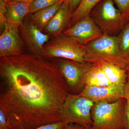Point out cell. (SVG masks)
Here are the masks:
<instances>
[{
    "label": "cell",
    "instance_id": "13",
    "mask_svg": "<svg viewBox=\"0 0 129 129\" xmlns=\"http://www.w3.org/2000/svg\"><path fill=\"white\" fill-rule=\"evenodd\" d=\"M29 6L25 3H6L7 22L20 27L24 17L29 14Z\"/></svg>",
    "mask_w": 129,
    "mask_h": 129
},
{
    "label": "cell",
    "instance_id": "6",
    "mask_svg": "<svg viewBox=\"0 0 129 129\" xmlns=\"http://www.w3.org/2000/svg\"><path fill=\"white\" fill-rule=\"evenodd\" d=\"M114 4L113 0H103L90 14L103 34L115 36L123 27L120 12Z\"/></svg>",
    "mask_w": 129,
    "mask_h": 129
},
{
    "label": "cell",
    "instance_id": "12",
    "mask_svg": "<svg viewBox=\"0 0 129 129\" xmlns=\"http://www.w3.org/2000/svg\"><path fill=\"white\" fill-rule=\"evenodd\" d=\"M72 13L66 3L63 2L43 32L51 38L61 34L69 27Z\"/></svg>",
    "mask_w": 129,
    "mask_h": 129
},
{
    "label": "cell",
    "instance_id": "3",
    "mask_svg": "<svg viewBox=\"0 0 129 129\" xmlns=\"http://www.w3.org/2000/svg\"><path fill=\"white\" fill-rule=\"evenodd\" d=\"M126 99L114 102L94 103L91 110L93 129H125L124 110Z\"/></svg>",
    "mask_w": 129,
    "mask_h": 129
},
{
    "label": "cell",
    "instance_id": "15",
    "mask_svg": "<svg viewBox=\"0 0 129 129\" xmlns=\"http://www.w3.org/2000/svg\"><path fill=\"white\" fill-rule=\"evenodd\" d=\"M84 85V86L115 85L107 78L101 64H95L85 75Z\"/></svg>",
    "mask_w": 129,
    "mask_h": 129
},
{
    "label": "cell",
    "instance_id": "29",
    "mask_svg": "<svg viewBox=\"0 0 129 129\" xmlns=\"http://www.w3.org/2000/svg\"><path fill=\"white\" fill-rule=\"evenodd\" d=\"M127 72H128V76H127V79H128V81H129V62L128 65V68H127Z\"/></svg>",
    "mask_w": 129,
    "mask_h": 129
},
{
    "label": "cell",
    "instance_id": "1",
    "mask_svg": "<svg viewBox=\"0 0 129 129\" xmlns=\"http://www.w3.org/2000/svg\"><path fill=\"white\" fill-rule=\"evenodd\" d=\"M0 109L9 129H36L62 121L69 93L52 60L31 53L0 58Z\"/></svg>",
    "mask_w": 129,
    "mask_h": 129
},
{
    "label": "cell",
    "instance_id": "22",
    "mask_svg": "<svg viewBox=\"0 0 129 129\" xmlns=\"http://www.w3.org/2000/svg\"><path fill=\"white\" fill-rule=\"evenodd\" d=\"M69 124L67 122L61 121L42 125L36 129H63L64 126Z\"/></svg>",
    "mask_w": 129,
    "mask_h": 129
},
{
    "label": "cell",
    "instance_id": "20",
    "mask_svg": "<svg viewBox=\"0 0 129 129\" xmlns=\"http://www.w3.org/2000/svg\"><path fill=\"white\" fill-rule=\"evenodd\" d=\"M122 16L124 26L129 21V0H113Z\"/></svg>",
    "mask_w": 129,
    "mask_h": 129
},
{
    "label": "cell",
    "instance_id": "2",
    "mask_svg": "<svg viewBox=\"0 0 129 129\" xmlns=\"http://www.w3.org/2000/svg\"><path fill=\"white\" fill-rule=\"evenodd\" d=\"M84 47L85 62L95 64L110 63L127 70L129 58L121 51L118 36L103 34L84 46Z\"/></svg>",
    "mask_w": 129,
    "mask_h": 129
},
{
    "label": "cell",
    "instance_id": "5",
    "mask_svg": "<svg viewBox=\"0 0 129 129\" xmlns=\"http://www.w3.org/2000/svg\"><path fill=\"white\" fill-rule=\"evenodd\" d=\"M85 51L82 45L63 34L51 38L44 47V57L60 58L85 62Z\"/></svg>",
    "mask_w": 129,
    "mask_h": 129
},
{
    "label": "cell",
    "instance_id": "11",
    "mask_svg": "<svg viewBox=\"0 0 129 129\" xmlns=\"http://www.w3.org/2000/svg\"><path fill=\"white\" fill-rule=\"evenodd\" d=\"M125 85L85 86L78 94L88 98L94 103L114 102L123 97Z\"/></svg>",
    "mask_w": 129,
    "mask_h": 129
},
{
    "label": "cell",
    "instance_id": "17",
    "mask_svg": "<svg viewBox=\"0 0 129 129\" xmlns=\"http://www.w3.org/2000/svg\"><path fill=\"white\" fill-rule=\"evenodd\" d=\"M103 0H82L75 11L72 13L69 27L81 19L89 16L94 8Z\"/></svg>",
    "mask_w": 129,
    "mask_h": 129
},
{
    "label": "cell",
    "instance_id": "27",
    "mask_svg": "<svg viewBox=\"0 0 129 129\" xmlns=\"http://www.w3.org/2000/svg\"><path fill=\"white\" fill-rule=\"evenodd\" d=\"M126 100L129 99V81H127L125 85L123 97Z\"/></svg>",
    "mask_w": 129,
    "mask_h": 129
},
{
    "label": "cell",
    "instance_id": "8",
    "mask_svg": "<svg viewBox=\"0 0 129 129\" xmlns=\"http://www.w3.org/2000/svg\"><path fill=\"white\" fill-rule=\"evenodd\" d=\"M19 26L6 22L0 36V57L25 53V45L19 33Z\"/></svg>",
    "mask_w": 129,
    "mask_h": 129
},
{
    "label": "cell",
    "instance_id": "18",
    "mask_svg": "<svg viewBox=\"0 0 129 129\" xmlns=\"http://www.w3.org/2000/svg\"><path fill=\"white\" fill-rule=\"evenodd\" d=\"M118 37L121 51L129 58V21L125 24Z\"/></svg>",
    "mask_w": 129,
    "mask_h": 129
},
{
    "label": "cell",
    "instance_id": "14",
    "mask_svg": "<svg viewBox=\"0 0 129 129\" xmlns=\"http://www.w3.org/2000/svg\"><path fill=\"white\" fill-rule=\"evenodd\" d=\"M63 3H58L30 14V20L40 30L43 32L46 25L61 6Z\"/></svg>",
    "mask_w": 129,
    "mask_h": 129
},
{
    "label": "cell",
    "instance_id": "30",
    "mask_svg": "<svg viewBox=\"0 0 129 129\" xmlns=\"http://www.w3.org/2000/svg\"><path fill=\"white\" fill-rule=\"evenodd\" d=\"M3 1L5 2H7L8 1V0H2Z\"/></svg>",
    "mask_w": 129,
    "mask_h": 129
},
{
    "label": "cell",
    "instance_id": "7",
    "mask_svg": "<svg viewBox=\"0 0 129 129\" xmlns=\"http://www.w3.org/2000/svg\"><path fill=\"white\" fill-rule=\"evenodd\" d=\"M57 65L62 74L69 93L78 94L85 86L84 78L94 64L55 58L50 59Z\"/></svg>",
    "mask_w": 129,
    "mask_h": 129
},
{
    "label": "cell",
    "instance_id": "21",
    "mask_svg": "<svg viewBox=\"0 0 129 129\" xmlns=\"http://www.w3.org/2000/svg\"><path fill=\"white\" fill-rule=\"evenodd\" d=\"M6 3L2 0H0V28L1 32L4 30L5 24L6 22Z\"/></svg>",
    "mask_w": 129,
    "mask_h": 129
},
{
    "label": "cell",
    "instance_id": "25",
    "mask_svg": "<svg viewBox=\"0 0 129 129\" xmlns=\"http://www.w3.org/2000/svg\"><path fill=\"white\" fill-rule=\"evenodd\" d=\"M126 100L124 110L125 129H129V99Z\"/></svg>",
    "mask_w": 129,
    "mask_h": 129
},
{
    "label": "cell",
    "instance_id": "23",
    "mask_svg": "<svg viewBox=\"0 0 129 129\" xmlns=\"http://www.w3.org/2000/svg\"><path fill=\"white\" fill-rule=\"evenodd\" d=\"M82 0H63L68 6L70 10L72 13L77 9Z\"/></svg>",
    "mask_w": 129,
    "mask_h": 129
},
{
    "label": "cell",
    "instance_id": "28",
    "mask_svg": "<svg viewBox=\"0 0 129 129\" xmlns=\"http://www.w3.org/2000/svg\"><path fill=\"white\" fill-rule=\"evenodd\" d=\"M35 0H8L7 2L16 3L23 2L27 4H30Z\"/></svg>",
    "mask_w": 129,
    "mask_h": 129
},
{
    "label": "cell",
    "instance_id": "10",
    "mask_svg": "<svg viewBox=\"0 0 129 129\" xmlns=\"http://www.w3.org/2000/svg\"><path fill=\"white\" fill-rule=\"evenodd\" d=\"M21 37L30 53L44 57V47L50 37L40 30L31 20L22 22L19 27Z\"/></svg>",
    "mask_w": 129,
    "mask_h": 129
},
{
    "label": "cell",
    "instance_id": "19",
    "mask_svg": "<svg viewBox=\"0 0 129 129\" xmlns=\"http://www.w3.org/2000/svg\"><path fill=\"white\" fill-rule=\"evenodd\" d=\"M60 2L63 0H35L29 5V14Z\"/></svg>",
    "mask_w": 129,
    "mask_h": 129
},
{
    "label": "cell",
    "instance_id": "24",
    "mask_svg": "<svg viewBox=\"0 0 129 129\" xmlns=\"http://www.w3.org/2000/svg\"><path fill=\"white\" fill-rule=\"evenodd\" d=\"M0 129H9L5 113L0 109Z\"/></svg>",
    "mask_w": 129,
    "mask_h": 129
},
{
    "label": "cell",
    "instance_id": "9",
    "mask_svg": "<svg viewBox=\"0 0 129 129\" xmlns=\"http://www.w3.org/2000/svg\"><path fill=\"white\" fill-rule=\"evenodd\" d=\"M63 34L83 46L103 35L90 16L81 19L64 30Z\"/></svg>",
    "mask_w": 129,
    "mask_h": 129
},
{
    "label": "cell",
    "instance_id": "16",
    "mask_svg": "<svg viewBox=\"0 0 129 129\" xmlns=\"http://www.w3.org/2000/svg\"><path fill=\"white\" fill-rule=\"evenodd\" d=\"M107 78L112 84L119 85L126 84L127 70L120 67L110 63H102L100 64Z\"/></svg>",
    "mask_w": 129,
    "mask_h": 129
},
{
    "label": "cell",
    "instance_id": "31",
    "mask_svg": "<svg viewBox=\"0 0 129 129\" xmlns=\"http://www.w3.org/2000/svg\"><path fill=\"white\" fill-rule=\"evenodd\" d=\"M85 129H92L91 127V128H85Z\"/></svg>",
    "mask_w": 129,
    "mask_h": 129
},
{
    "label": "cell",
    "instance_id": "26",
    "mask_svg": "<svg viewBox=\"0 0 129 129\" xmlns=\"http://www.w3.org/2000/svg\"><path fill=\"white\" fill-rule=\"evenodd\" d=\"M63 129H85V128L80 125L70 123L66 125Z\"/></svg>",
    "mask_w": 129,
    "mask_h": 129
},
{
    "label": "cell",
    "instance_id": "4",
    "mask_svg": "<svg viewBox=\"0 0 129 129\" xmlns=\"http://www.w3.org/2000/svg\"><path fill=\"white\" fill-rule=\"evenodd\" d=\"M94 104L88 98L69 93L60 110L62 121L91 128L93 124L91 112Z\"/></svg>",
    "mask_w": 129,
    "mask_h": 129
}]
</instances>
